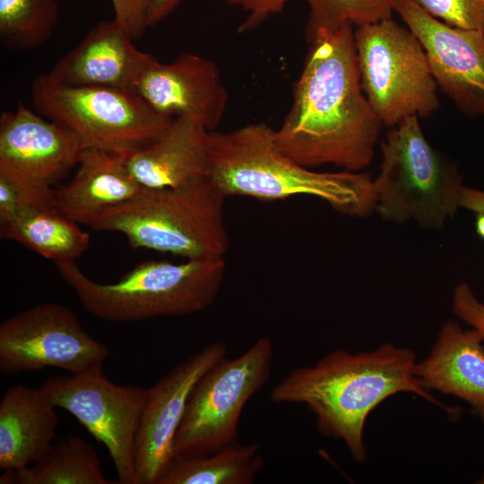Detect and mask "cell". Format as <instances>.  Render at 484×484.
<instances>
[{"instance_id": "obj_1", "label": "cell", "mask_w": 484, "mask_h": 484, "mask_svg": "<svg viewBox=\"0 0 484 484\" xmlns=\"http://www.w3.org/2000/svg\"><path fill=\"white\" fill-rule=\"evenodd\" d=\"M351 24L318 29L309 43L290 108L274 130L279 150L307 168L367 167L383 124L360 84Z\"/></svg>"}, {"instance_id": "obj_2", "label": "cell", "mask_w": 484, "mask_h": 484, "mask_svg": "<svg viewBox=\"0 0 484 484\" xmlns=\"http://www.w3.org/2000/svg\"><path fill=\"white\" fill-rule=\"evenodd\" d=\"M415 353L385 343L373 351H331L315 365L286 375L271 393L274 403L304 404L316 417L324 436L344 442L354 460H367L364 428L367 419L385 400L412 393L436 404L451 417L459 410L433 397L415 375Z\"/></svg>"}, {"instance_id": "obj_3", "label": "cell", "mask_w": 484, "mask_h": 484, "mask_svg": "<svg viewBox=\"0 0 484 484\" xmlns=\"http://www.w3.org/2000/svg\"><path fill=\"white\" fill-rule=\"evenodd\" d=\"M208 179L226 197L272 201L310 195L353 217H366L376 206L369 174L318 172L301 166L279 150L274 129L264 123L229 132L212 131Z\"/></svg>"}, {"instance_id": "obj_4", "label": "cell", "mask_w": 484, "mask_h": 484, "mask_svg": "<svg viewBox=\"0 0 484 484\" xmlns=\"http://www.w3.org/2000/svg\"><path fill=\"white\" fill-rule=\"evenodd\" d=\"M56 268L87 312L102 320L123 323L206 309L220 292L226 264L224 258L145 261L112 283L94 281L75 262Z\"/></svg>"}, {"instance_id": "obj_5", "label": "cell", "mask_w": 484, "mask_h": 484, "mask_svg": "<svg viewBox=\"0 0 484 484\" xmlns=\"http://www.w3.org/2000/svg\"><path fill=\"white\" fill-rule=\"evenodd\" d=\"M227 197L209 179L177 188L147 189L106 212L92 229L123 234L129 246L185 260L224 258Z\"/></svg>"}, {"instance_id": "obj_6", "label": "cell", "mask_w": 484, "mask_h": 484, "mask_svg": "<svg viewBox=\"0 0 484 484\" xmlns=\"http://www.w3.org/2000/svg\"><path fill=\"white\" fill-rule=\"evenodd\" d=\"M381 149L375 210L392 222L412 219L429 229L441 228L460 208L462 185L456 165L428 142L418 116L392 127Z\"/></svg>"}, {"instance_id": "obj_7", "label": "cell", "mask_w": 484, "mask_h": 484, "mask_svg": "<svg viewBox=\"0 0 484 484\" xmlns=\"http://www.w3.org/2000/svg\"><path fill=\"white\" fill-rule=\"evenodd\" d=\"M30 98L35 111L74 133L86 148L123 156L151 144L175 118L133 91L67 85L48 73L33 80Z\"/></svg>"}, {"instance_id": "obj_8", "label": "cell", "mask_w": 484, "mask_h": 484, "mask_svg": "<svg viewBox=\"0 0 484 484\" xmlns=\"http://www.w3.org/2000/svg\"><path fill=\"white\" fill-rule=\"evenodd\" d=\"M354 44L362 91L383 125L394 127L438 108L426 52L408 28L392 18L360 25Z\"/></svg>"}, {"instance_id": "obj_9", "label": "cell", "mask_w": 484, "mask_h": 484, "mask_svg": "<svg viewBox=\"0 0 484 484\" xmlns=\"http://www.w3.org/2000/svg\"><path fill=\"white\" fill-rule=\"evenodd\" d=\"M272 360L273 342L262 336L241 355L214 364L190 394L174 458L208 455L238 442L244 407L269 381Z\"/></svg>"}, {"instance_id": "obj_10", "label": "cell", "mask_w": 484, "mask_h": 484, "mask_svg": "<svg viewBox=\"0 0 484 484\" xmlns=\"http://www.w3.org/2000/svg\"><path fill=\"white\" fill-rule=\"evenodd\" d=\"M39 388L106 446L120 484H137L135 445L148 388L114 384L103 367L49 376Z\"/></svg>"}, {"instance_id": "obj_11", "label": "cell", "mask_w": 484, "mask_h": 484, "mask_svg": "<svg viewBox=\"0 0 484 484\" xmlns=\"http://www.w3.org/2000/svg\"><path fill=\"white\" fill-rule=\"evenodd\" d=\"M109 354L61 304L36 305L0 324V371L5 375L47 367L76 375L103 367Z\"/></svg>"}, {"instance_id": "obj_12", "label": "cell", "mask_w": 484, "mask_h": 484, "mask_svg": "<svg viewBox=\"0 0 484 484\" xmlns=\"http://www.w3.org/2000/svg\"><path fill=\"white\" fill-rule=\"evenodd\" d=\"M224 342H212L175 366L148 388L135 445L137 484H158L174 459V441L198 380L227 356Z\"/></svg>"}, {"instance_id": "obj_13", "label": "cell", "mask_w": 484, "mask_h": 484, "mask_svg": "<svg viewBox=\"0 0 484 484\" xmlns=\"http://www.w3.org/2000/svg\"><path fill=\"white\" fill-rule=\"evenodd\" d=\"M394 11L421 43L433 77L465 114L484 117V32L449 26L412 0Z\"/></svg>"}, {"instance_id": "obj_14", "label": "cell", "mask_w": 484, "mask_h": 484, "mask_svg": "<svg viewBox=\"0 0 484 484\" xmlns=\"http://www.w3.org/2000/svg\"><path fill=\"white\" fill-rule=\"evenodd\" d=\"M134 91L157 112L195 120L210 131L222 120L229 100L217 65L194 53H182L167 64L151 55Z\"/></svg>"}, {"instance_id": "obj_15", "label": "cell", "mask_w": 484, "mask_h": 484, "mask_svg": "<svg viewBox=\"0 0 484 484\" xmlns=\"http://www.w3.org/2000/svg\"><path fill=\"white\" fill-rule=\"evenodd\" d=\"M84 149L74 133L22 103L0 117V172L53 186Z\"/></svg>"}, {"instance_id": "obj_16", "label": "cell", "mask_w": 484, "mask_h": 484, "mask_svg": "<svg viewBox=\"0 0 484 484\" xmlns=\"http://www.w3.org/2000/svg\"><path fill=\"white\" fill-rule=\"evenodd\" d=\"M115 20L96 23L52 66L50 76L72 86H99L134 91L151 53L139 50Z\"/></svg>"}, {"instance_id": "obj_17", "label": "cell", "mask_w": 484, "mask_h": 484, "mask_svg": "<svg viewBox=\"0 0 484 484\" xmlns=\"http://www.w3.org/2000/svg\"><path fill=\"white\" fill-rule=\"evenodd\" d=\"M211 133L201 123L175 117L148 146L125 156L133 177L144 188H177L208 179Z\"/></svg>"}, {"instance_id": "obj_18", "label": "cell", "mask_w": 484, "mask_h": 484, "mask_svg": "<svg viewBox=\"0 0 484 484\" xmlns=\"http://www.w3.org/2000/svg\"><path fill=\"white\" fill-rule=\"evenodd\" d=\"M144 189L128 170L125 156L86 148L73 177L54 189L55 207L69 220L91 228L106 212Z\"/></svg>"}, {"instance_id": "obj_19", "label": "cell", "mask_w": 484, "mask_h": 484, "mask_svg": "<svg viewBox=\"0 0 484 484\" xmlns=\"http://www.w3.org/2000/svg\"><path fill=\"white\" fill-rule=\"evenodd\" d=\"M484 339L472 328L445 322L428 356L416 363L415 375L426 390L466 402L484 423Z\"/></svg>"}, {"instance_id": "obj_20", "label": "cell", "mask_w": 484, "mask_h": 484, "mask_svg": "<svg viewBox=\"0 0 484 484\" xmlns=\"http://www.w3.org/2000/svg\"><path fill=\"white\" fill-rule=\"evenodd\" d=\"M41 389L10 386L0 402V468L18 470L39 461L54 443L58 418Z\"/></svg>"}, {"instance_id": "obj_21", "label": "cell", "mask_w": 484, "mask_h": 484, "mask_svg": "<svg viewBox=\"0 0 484 484\" xmlns=\"http://www.w3.org/2000/svg\"><path fill=\"white\" fill-rule=\"evenodd\" d=\"M2 238L14 240L56 265L76 262L90 245L89 233L60 213L55 206L19 212L0 226Z\"/></svg>"}, {"instance_id": "obj_22", "label": "cell", "mask_w": 484, "mask_h": 484, "mask_svg": "<svg viewBox=\"0 0 484 484\" xmlns=\"http://www.w3.org/2000/svg\"><path fill=\"white\" fill-rule=\"evenodd\" d=\"M1 484H109L91 445L68 434L54 442L33 466L4 471Z\"/></svg>"}, {"instance_id": "obj_23", "label": "cell", "mask_w": 484, "mask_h": 484, "mask_svg": "<svg viewBox=\"0 0 484 484\" xmlns=\"http://www.w3.org/2000/svg\"><path fill=\"white\" fill-rule=\"evenodd\" d=\"M257 442H238L213 454L175 457L158 484H251L264 466Z\"/></svg>"}, {"instance_id": "obj_24", "label": "cell", "mask_w": 484, "mask_h": 484, "mask_svg": "<svg viewBox=\"0 0 484 484\" xmlns=\"http://www.w3.org/2000/svg\"><path fill=\"white\" fill-rule=\"evenodd\" d=\"M56 0H0V40L13 51L40 48L58 20Z\"/></svg>"}, {"instance_id": "obj_25", "label": "cell", "mask_w": 484, "mask_h": 484, "mask_svg": "<svg viewBox=\"0 0 484 484\" xmlns=\"http://www.w3.org/2000/svg\"><path fill=\"white\" fill-rule=\"evenodd\" d=\"M309 7L307 34L343 24L360 26L392 18L396 0H303Z\"/></svg>"}, {"instance_id": "obj_26", "label": "cell", "mask_w": 484, "mask_h": 484, "mask_svg": "<svg viewBox=\"0 0 484 484\" xmlns=\"http://www.w3.org/2000/svg\"><path fill=\"white\" fill-rule=\"evenodd\" d=\"M54 189L53 186L0 172V226L22 210L55 206Z\"/></svg>"}, {"instance_id": "obj_27", "label": "cell", "mask_w": 484, "mask_h": 484, "mask_svg": "<svg viewBox=\"0 0 484 484\" xmlns=\"http://www.w3.org/2000/svg\"><path fill=\"white\" fill-rule=\"evenodd\" d=\"M412 1L449 26L484 32V4L480 0Z\"/></svg>"}, {"instance_id": "obj_28", "label": "cell", "mask_w": 484, "mask_h": 484, "mask_svg": "<svg viewBox=\"0 0 484 484\" xmlns=\"http://www.w3.org/2000/svg\"><path fill=\"white\" fill-rule=\"evenodd\" d=\"M153 0H110L114 19L134 39H140L149 28L147 20Z\"/></svg>"}, {"instance_id": "obj_29", "label": "cell", "mask_w": 484, "mask_h": 484, "mask_svg": "<svg viewBox=\"0 0 484 484\" xmlns=\"http://www.w3.org/2000/svg\"><path fill=\"white\" fill-rule=\"evenodd\" d=\"M227 4L239 7L246 14L238 25L239 33L255 30L270 17L281 13L291 0H225Z\"/></svg>"}, {"instance_id": "obj_30", "label": "cell", "mask_w": 484, "mask_h": 484, "mask_svg": "<svg viewBox=\"0 0 484 484\" xmlns=\"http://www.w3.org/2000/svg\"><path fill=\"white\" fill-rule=\"evenodd\" d=\"M453 312L480 332L484 339V304L475 297L466 282L458 284L454 291Z\"/></svg>"}, {"instance_id": "obj_31", "label": "cell", "mask_w": 484, "mask_h": 484, "mask_svg": "<svg viewBox=\"0 0 484 484\" xmlns=\"http://www.w3.org/2000/svg\"><path fill=\"white\" fill-rule=\"evenodd\" d=\"M183 0H153L149 15L148 27H153L170 15Z\"/></svg>"}, {"instance_id": "obj_32", "label": "cell", "mask_w": 484, "mask_h": 484, "mask_svg": "<svg viewBox=\"0 0 484 484\" xmlns=\"http://www.w3.org/2000/svg\"><path fill=\"white\" fill-rule=\"evenodd\" d=\"M459 207L473 212L484 213V191L462 186L459 195Z\"/></svg>"}, {"instance_id": "obj_33", "label": "cell", "mask_w": 484, "mask_h": 484, "mask_svg": "<svg viewBox=\"0 0 484 484\" xmlns=\"http://www.w3.org/2000/svg\"><path fill=\"white\" fill-rule=\"evenodd\" d=\"M475 227L478 235L484 239V213L476 214Z\"/></svg>"}, {"instance_id": "obj_34", "label": "cell", "mask_w": 484, "mask_h": 484, "mask_svg": "<svg viewBox=\"0 0 484 484\" xmlns=\"http://www.w3.org/2000/svg\"><path fill=\"white\" fill-rule=\"evenodd\" d=\"M480 482H481V483H484V478H483V479L481 480V481H480Z\"/></svg>"}, {"instance_id": "obj_35", "label": "cell", "mask_w": 484, "mask_h": 484, "mask_svg": "<svg viewBox=\"0 0 484 484\" xmlns=\"http://www.w3.org/2000/svg\"><path fill=\"white\" fill-rule=\"evenodd\" d=\"M480 1H481V2L483 3V4H484V0H480Z\"/></svg>"}]
</instances>
